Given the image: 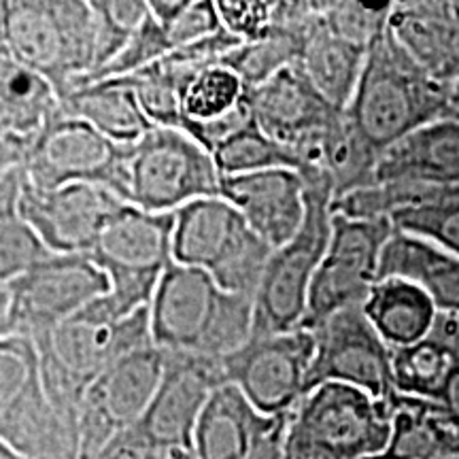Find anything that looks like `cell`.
Listing matches in <instances>:
<instances>
[{"mask_svg":"<svg viewBox=\"0 0 459 459\" xmlns=\"http://www.w3.org/2000/svg\"><path fill=\"white\" fill-rule=\"evenodd\" d=\"M453 355V372L446 381L445 392L440 395L438 404L446 411V415L453 419V423L459 428V349H449Z\"/></svg>","mask_w":459,"mask_h":459,"instance_id":"60d3db41","label":"cell"},{"mask_svg":"<svg viewBox=\"0 0 459 459\" xmlns=\"http://www.w3.org/2000/svg\"><path fill=\"white\" fill-rule=\"evenodd\" d=\"M273 251L221 196L194 200L175 213L172 262L206 271L228 294L255 298Z\"/></svg>","mask_w":459,"mask_h":459,"instance_id":"8992f818","label":"cell"},{"mask_svg":"<svg viewBox=\"0 0 459 459\" xmlns=\"http://www.w3.org/2000/svg\"><path fill=\"white\" fill-rule=\"evenodd\" d=\"M290 415H264L237 387L220 385L198 419L194 453L198 459H285Z\"/></svg>","mask_w":459,"mask_h":459,"instance_id":"ac0fdd59","label":"cell"},{"mask_svg":"<svg viewBox=\"0 0 459 459\" xmlns=\"http://www.w3.org/2000/svg\"><path fill=\"white\" fill-rule=\"evenodd\" d=\"M60 102L62 113L68 117L82 119L108 141L124 147L139 143L153 128L136 96L113 79L74 88L66 91Z\"/></svg>","mask_w":459,"mask_h":459,"instance_id":"f1b7e54d","label":"cell"},{"mask_svg":"<svg viewBox=\"0 0 459 459\" xmlns=\"http://www.w3.org/2000/svg\"><path fill=\"white\" fill-rule=\"evenodd\" d=\"M26 164V153L13 143L0 136V175L13 170V169H24Z\"/></svg>","mask_w":459,"mask_h":459,"instance_id":"7bdbcfd3","label":"cell"},{"mask_svg":"<svg viewBox=\"0 0 459 459\" xmlns=\"http://www.w3.org/2000/svg\"><path fill=\"white\" fill-rule=\"evenodd\" d=\"M254 122V113H251L247 96L238 102V107H234L232 111L221 115V117L209 119V122H194V119H183L181 128L186 134L192 136L200 147H204L206 152L213 156V152L221 143H226L230 136L237 134L238 130H243L245 126Z\"/></svg>","mask_w":459,"mask_h":459,"instance_id":"ab89813d","label":"cell"},{"mask_svg":"<svg viewBox=\"0 0 459 459\" xmlns=\"http://www.w3.org/2000/svg\"><path fill=\"white\" fill-rule=\"evenodd\" d=\"M62 113L49 82L15 60L0 43V136L30 153L41 132Z\"/></svg>","mask_w":459,"mask_h":459,"instance_id":"d4e9b609","label":"cell"},{"mask_svg":"<svg viewBox=\"0 0 459 459\" xmlns=\"http://www.w3.org/2000/svg\"><path fill=\"white\" fill-rule=\"evenodd\" d=\"M307 213L290 243L273 251L264 271L254 308V334L266 336L298 330L308 307V294L332 237L334 192L325 183H304Z\"/></svg>","mask_w":459,"mask_h":459,"instance_id":"ba28073f","label":"cell"},{"mask_svg":"<svg viewBox=\"0 0 459 459\" xmlns=\"http://www.w3.org/2000/svg\"><path fill=\"white\" fill-rule=\"evenodd\" d=\"M164 353V375L136 428L117 445L111 459H145L172 449H194L198 419L217 387L223 385L217 359L192 353Z\"/></svg>","mask_w":459,"mask_h":459,"instance_id":"30bf717a","label":"cell"},{"mask_svg":"<svg viewBox=\"0 0 459 459\" xmlns=\"http://www.w3.org/2000/svg\"><path fill=\"white\" fill-rule=\"evenodd\" d=\"M245 91L243 82L228 66L217 65L206 68L196 74L183 91V119L209 122V119L221 117L238 107V102L245 99Z\"/></svg>","mask_w":459,"mask_h":459,"instance_id":"e575fe53","label":"cell"},{"mask_svg":"<svg viewBox=\"0 0 459 459\" xmlns=\"http://www.w3.org/2000/svg\"><path fill=\"white\" fill-rule=\"evenodd\" d=\"M13 336V324H11V290L9 283L0 281V338Z\"/></svg>","mask_w":459,"mask_h":459,"instance_id":"ee69618b","label":"cell"},{"mask_svg":"<svg viewBox=\"0 0 459 459\" xmlns=\"http://www.w3.org/2000/svg\"><path fill=\"white\" fill-rule=\"evenodd\" d=\"M220 196L228 200L243 215L247 226L273 249L296 237L307 213L304 181L290 169L221 177Z\"/></svg>","mask_w":459,"mask_h":459,"instance_id":"d6986e66","label":"cell"},{"mask_svg":"<svg viewBox=\"0 0 459 459\" xmlns=\"http://www.w3.org/2000/svg\"><path fill=\"white\" fill-rule=\"evenodd\" d=\"M0 459H26V457H22L20 453H15L13 449H9L7 445L0 443Z\"/></svg>","mask_w":459,"mask_h":459,"instance_id":"7dc6e473","label":"cell"},{"mask_svg":"<svg viewBox=\"0 0 459 459\" xmlns=\"http://www.w3.org/2000/svg\"><path fill=\"white\" fill-rule=\"evenodd\" d=\"M149 13L160 26L166 28L179 17V13L186 9L187 0H149Z\"/></svg>","mask_w":459,"mask_h":459,"instance_id":"b9f144b4","label":"cell"},{"mask_svg":"<svg viewBox=\"0 0 459 459\" xmlns=\"http://www.w3.org/2000/svg\"><path fill=\"white\" fill-rule=\"evenodd\" d=\"M170 51L172 49H170L169 39H166L164 28L153 20L152 13H149L139 30L132 34L130 41L126 43V48L119 51V54L115 56L113 60L102 68V71L91 74L88 79H83V82H79L74 88H82V85L99 83V82H108V79L126 77V74H134L143 71V68H147L149 65H153V62H158L160 57L170 54Z\"/></svg>","mask_w":459,"mask_h":459,"instance_id":"d590c367","label":"cell"},{"mask_svg":"<svg viewBox=\"0 0 459 459\" xmlns=\"http://www.w3.org/2000/svg\"><path fill=\"white\" fill-rule=\"evenodd\" d=\"M22 187H24V169H13L0 175V281L3 283H11L51 254L22 217Z\"/></svg>","mask_w":459,"mask_h":459,"instance_id":"4dcf8cb0","label":"cell"},{"mask_svg":"<svg viewBox=\"0 0 459 459\" xmlns=\"http://www.w3.org/2000/svg\"><path fill=\"white\" fill-rule=\"evenodd\" d=\"M245 96L262 132L291 152L342 113L315 90L298 66L283 68L266 83L247 90Z\"/></svg>","mask_w":459,"mask_h":459,"instance_id":"44dd1931","label":"cell"},{"mask_svg":"<svg viewBox=\"0 0 459 459\" xmlns=\"http://www.w3.org/2000/svg\"><path fill=\"white\" fill-rule=\"evenodd\" d=\"M223 30L237 37L243 43H254L268 32L273 17V3H232L217 0Z\"/></svg>","mask_w":459,"mask_h":459,"instance_id":"f35d334b","label":"cell"},{"mask_svg":"<svg viewBox=\"0 0 459 459\" xmlns=\"http://www.w3.org/2000/svg\"><path fill=\"white\" fill-rule=\"evenodd\" d=\"M387 28L417 65H421L438 82L453 85V0L394 3Z\"/></svg>","mask_w":459,"mask_h":459,"instance_id":"4316f807","label":"cell"},{"mask_svg":"<svg viewBox=\"0 0 459 459\" xmlns=\"http://www.w3.org/2000/svg\"><path fill=\"white\" fill-rule=\"evenodd\" d=\"M145 459H198V455L194 453V449H172V451L158 453V455H152Z\"/></svg>","mask_w":459,"mask_h":459,"instance_id":"bcb514c9","label":"cell"},{"mask_svg":"<svg viewBox=\"0 0 459 459\" xmlns=\"http://www.w3.org/2000/svg\"><path fill=\"white\" fill-rule=\"evenodd\" d=\"M451 94L453 85L417 65L387 28L368 49L347 115L383 153L423 126L453 117Z\"/></svg>","mask_w":459,"mask_h":459,"instance_id":"7a4b0ae2","label":"cell"},{"mask_svg":"<svg viewBox=\"0 0 459 459\" xmlns=\"http://www.w3.org/2000/svg\"><path fill=\"white\" fill-rule=\"evenodd\" d=\"M13 334L39 338L66 324L108 291V277L90 255L49 254L9 283Z\"/></svg>","mask_w":459,"mask_h":459,"instance_id":"9a60e30c","label":"cell"},{"mask_svg":"<svg viewBox=\"0 0 459 459\" xmlns=\"http://www.w3.org/2000/svg\"><path fill=\"white\" fill-rule=\"evenodd\" d=\"M313 353V332L298 328L251 336L217 366L223 385L237 387L264 415H290L307 395Z\"/></svg>","mask_w":459,"mask_h":459,"instance_id":"4fadbf2b","label":"cell"},{"mask_svg":"<svg viewBox=\"0 0 459 459\" xmlns=\"http://www.w3.org/2000/svg\"><path fill=\"white\" fill-rule=\"evenodd\" d=\"M254 298L228 294L206 271L170 262L149 304L152 342L160 351L221 359L254 334Z\"/></svg>","mask_w":459,"mask_h":459,"instance_id":"6da1fadb","label":"cell"},{"mask_svg":"<svg viewBox=\"0 0 459 459\" xmlns=\"http://www.w3.org/2000/svg\"><path fill=\"white\" fill-rule=\"evenodd\" d=\"M172 232L175 213H147L124 203L88 255L102 271L164 273L172 262Z\"/></svg>","mask_w":459,"mask_h":459,"instance_id":"603a6c76","label":"cell"},{"mask_svg":"<svg viewBox=\"0 0 459 459\" xmlns=\"http://www.w3.org/2000/svg\"><path fill=\"white\" fill-rule=\"evenodd\" d=\"M164 375V353L145 347L115 361L85 389L79 409V459H111L145 415Z\"/></svg>","mask_w":459,"mask_h":459,"instance_id":"8fae6325","label":"cell"},{"mask_svg":"<svg viewBox=\"0 0 459 459\" xmlns=\"http://www.w3.org/2000/svg\"><path fill=\"white\" fill-rule=\"evenodd\" d=\"M451 107H453V115L459 117V82L453 85V94H451Z\"/></svg>","mask_w":459,"mask_h":459,"instance_id":"c3c4849f","label":"cell"},{"mask_svg":"<svg viewBox=\"0 0 459 459\" xmlns=\"http://www.w3.org/2000/svg\"><path fill=\"white\" fill-rule=\"evenodd\" d=\"M304 183H325L334 200L375 183L381 153L358 130L347 111L294 147Z\"/></svg>","mask_w":459,"mask_h":459,"instance_id":"ffe728a7","label":"cell"},{"mask_svg":"<svg viewBox=\"0 0 459 459\" xmlns=\"http://www.w3.org/2000/svg\"><path fill=\"white\" fill-rule=\"evenodd\" d=\"M315 353L307 377V394L325 383H341L392 400L394 385V349L383 341L364 307L342 308L311 330Z\"/></svg>","mask_w":459,"mask_h":459,"instance_id":"2e32d148","label":"cell"},{"mask_svg":"<svg viewBox=\"0 0 459 459\" xmlns=\"http://www.w3.org/2000/svg\"><path fill=\"white\" fill-rule=\"evenodd\" d=\"M392 434L377 459H459V428L438 402L395 394Z\"/></svg>","mask_w":459,"mask_h":459,"instance_id":"484cf974","label":"cell"},{"mask_svg":"<svg viewBox=\"0 0 459 459\" xmlns=\"http://www.w3.org/2000/svg\"><path fill=\"white\" fill-rule=\"evenodd\" d=\"M0 43L65 96L96 68V13L83 0H0Z\"/></svg>","mask_w":459,"mask_h":459,"instance_id":"3957f363","label":"cell"},{"mask_svg":"<svg viewBox=\"0 0 459 459\" xmlns=\"http://www.w3.org/2000/svg\"><path fill=\"white\" fill-rule=\"evenodd\" d=\"M417 285L440 315H459V255L415 234L395 230L378 266V281Z\"/></svg>","mask_w":459,"mask_h":459,"instance_id":"cb8c5ba5","label":"cell"},{"mask_svg":"<svg viewBox=\"0 0 459 459\" xmlns=\"http://www.w3.org/2000/svg\"><path fill=\"white\" fill-rule=\"evenodd\" d=\"M392 434V402L325 383L298 402L287 421L285 459H377Z\"/></svg>","mask_w":459,"mask_h":459,"instance_id":"5b68a950","label":"cell"},{"mask_svg":"<svg viewBox=\"0 0 459 459\" xmlns=\"http://www.w3.org/2000/svg\"><path fill=\"white\" fill-rule=\"evenodd\" d=\"M364 313L392 349L423 341L440 315L417 285L402 279L378 281L364 302Z\"/></svg>","mask_w":459,"mask_h":459,"instance_id":"f546056e","label":"cell"},{"mask_svg":"<svg viewBox=\"0 0 459 459\" xmlns=\"http://www.w3.org/2000/svg\"><path fill=\"white\" fill-rule=\"evenodd\" d=\"M0 443L26 459H79V432L45 389L30 338H0Z\"/></svg>","mask_w":459,"mask_h":459,"instance_id":"52a82bcc","label":"cell"},{"mask_svg":"<svg viewBox=\"0 0 459 459\" xmlns=\"http://www.w3.org/2000/svg\"><path fill=\"white\" fill-rule=\"evenodd\" d=\"M221 20L213 0H187L186 9L170 26L164 28L170 49L204 41L221 30Z\"/></svg>","mask_w":459,"mask_h":459,"instance_id":"74e56055","label":"cell"},{"mask_svg":"<svg viewBox=\"0 0 459 459\" xmlns=\"http://www.w3.org/2000/svg\"><path fill=\"white\" fill-rule=\"evenodd\" d=\"M32 342L51 402L79 432L85 389L115 361L153 344L149 308L122 321H102L79 313L48 334L32 338Z\"/></svg>","mask_w":459,"mask_h":459,"instance_id":"277c9868","label":"cell"},{"mask_svg":"<svg viewBox=\"0 0 459 459\" xmlns=\"http://www.w3.org/2000/svg\"><path fill=\"white\" fill-rule=\"evenodd\" d=\"M451 77L459 82V3L453 0V34H451Z\"/></svg>","mask_w":459,"mask_h":459,"instance_id":"f6af8a7d","label":"cell"},{"mask_svg":"<svg viewBox=\"0 0 459 459\" xmlns=\"http://www.w3.org/2000/svg\"><path fill=\"white\" fill-rule=\"evenodd\" d=\"M409 206L392 217L400 232L415 234L459 255V186H406Z\"/></svg>","mask_w":459,"mask_h":459,"instance_id":"1f68e13d","label":"cell"},{"mask_svg":"<svg viewBox=\"0 0 459 459\" xmlns=\"http://www.w3.org/2000/svg\"><path fill=\"white\" fill-rule=\"evenodd\" d=\"M215 160L192 136L153 126L128 147L124 203L147 213H177L194 200L220 196Z\"/></svg>","mask_w":459,"mask_h":459,"instance_id":"9c48e42d","label":"cell"},{"mask_svg":"<svg viewBox=\"0 0 459 459\" xmlns=\"http://www.w3.org/2000/svg\"><path fill=\"white\" fill-rule=\"evenodd\" d=\"M453 372L449 347L434 332L409 347L394 349L395 392L438 402Z\"/></svg>","mask_w":459,"mask_h":459,"instance_id":"d6a6232c","label":"cell"},{"mask_svg":"<svg viewBox=\"0 0 459 459\" xmlns=\"http://www.w3.org/2000/svg\"><path fill=\"white\" fill-rule=\"evenodd\" d=\"M213 160L221 177L251 175L273 169L298 170L296 153L262 132L255 119L221 143L213 152Z\"/></svg>","mask_w":459,"mask_h":459,"instance_id":"836d02e7","label":"cell"},{"mask_svg":"<svg viewBox=\"0 0 459 459\" xmlns=\"http://www.w3.org/2000/svg\"><path fill=\"white\" fill-rule=\"evenodd\" d=\"M392 7L394 3L381 7H368L361 3H321V15L336 37L370 49L372 43L387 30Z\"/></svg>","mask_w":459,"mask_h":459,"instance_id":"8d00e7d4","label":"cell"},{"mask_svg":"<svg viewBox=\"0 0 459 459\" xmlns=\"http://www.w3.org/2000/svg\"><path fill=\"white\" fill-rule=\"evenodd\" d=\"M375 183L459 186V117L423 126L381 153Z\"/></svg>","mask_w":459,"mask_h":459,"instance_id":"7402d4cb","label":"cell"},{"mask_svg":"<svg viewBox=\"0 0 459 459\" xmlns=\"http://www.w3.org/2000/svg\"><path fill=\"white\" fill-rule=\"evenodd\" d=\"M394 232L392 220L366 221L332 213V237L315 273L300 328L313 330L342 308L364 307L378 283L383 249Z\"/></svg>","mask_w":459,"mask_h":459,"instance_id":"7c38bea8","label":"cell"},{"mask_svg":"<svg viewBox=\"0 0 459 459\" xmlns=\"http://www.w3.org/2000/svg\"><path fill=\"white\" fill-rule=\"evenodd\" d=\"M366 56L368 49L336 37L325 26L319 11V17L304 37L300 60L296 66L307 74L308 82L330 105L347 111L364 71Z\"/></svg>","mask_w":459,"mask_h":459,"instance_id":"83f0119b","label":"cell"},{"mask_svg":"<svg viewBox=\"0 0 459 459\" xmlns=\"http://www.w3.org/2000/svg\"><path fill=\"white\" fill-rule=\"evenodd\" d=\"M128 147L108 141L82 119L60 113L28 153L24 179L39 189H57L73 183L99 186L124 203Z\"/></svg>","mask_w":459,"mask_h":459,"instance_id":"5bb4252c","label":"cell"},{"mask_svg":"<svg viewBox=\"0 0 459 459\" xmlns=\"http://www.w3.org/2000/svg\"><path fill=\"white\" fill-rule=\"evenodd\" d=\"M124 203L99 186L73 183L57 189L22 187L20 211L45 249L57 255H88Z\"/></svg>","mask_w":459,"mask_h":459,"instance_id":"e0dca14e","label":"cell"}]
</instances>
